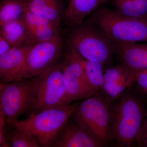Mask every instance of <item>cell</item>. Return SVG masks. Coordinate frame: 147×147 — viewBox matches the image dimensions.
<instances>
[{"label": "cell", "instance_id": "1", "mask_svg": "<svg viewBox=\"0 0 147 147\" xmlns=\"http://www.w3.org/2000/svg\"><path fill=\"white\" fill-rule=\"evenodd\" d=\"M146 96L136 83L110 104L112 143L117 146L133 147L136 144L146 111Z\"/></svg>", "mask_w": 147, "mask_h": 147}, {"label": "cell", "instance_id": "2", "mask_svg": "<svg viewBox=\"0 0 147 147\" xmlns=\"http://www.w3.org/2000/svg\"><path fill=\"white\" fill-rule=\"evenodd\" d=\"M64 45L86 59L100 63L105 68L111 65L115 56L113 40L100 27L88 20L66 28Z\"/></svg>", "mask_w": 147, "mask_h": 147}, {"label": "cell", "instance_id": "3", "mask_svg": "<svg viewBox=\"0 0 147 147\" xmlns=\"http://www.w3.org/2000/svg\"><path fill=\"white\" fill-rule=\"evenodd\" d=\"M73 113V105L50 108L27 119L12 121L9 124L28 132L36 140L40 146L53 147Z\"/></svg>", "mask_w": 147, "mask_h": 147}, {"label": "cell", "instance_id": "4", "mask_svg": "<svg viewBox=\"0 0 147 147\" xmlns=\"http://www.w3.org/2000/svg\"><path fill=\"white\" fill-rule=\"evenodd\" d=\"M87 20V19H86ZM114 41L147 43V20L121 14L113 8L100 7L88 19Z\"/></svg>", "mask_w": 147, "mask_h": 147}, {"label": "cell", "instance_id": "5", "mask_svg": "<svg viewBox=\"0 0 147 147\" xmlns=\"http://www.w3.org/2000/svg\"><path fill=\"white\" fill-rule=\"evenodd\" d=\"M110 104L100 92L73 105L74 119L102 147L112 143L110 125Z\"/></svg>", "mask_w": 147, "mask_h": 147}, {"label": "cell", "instance_id": "6", "mask_svg": "<svg viewBox=\"0 0 147 147\" xmlns=\"http://www.w3.org/2000/svg\"><path fill=\"white\" fill-rule=\"evenodd\" d=\"M40 75L29 79L0 84V109L4 113L7 123L18 120L30 110L34 100Z\"/></svg>", "mask_w": 147, "mask_h": 147}, {"label": "cell", "instance_id": "7", "mask_svg": "<svg viewBox=\"0 0 147 147\" xmlns=\"http://www.w3.org/2000/svg\"><path fill=\"white\" fill-rule=\"evenodd\" d=\"M63 48L62 34L53 39L31 44L16 80L36 77L48 71L60 62Z\"/></svg>", "mask_w": 147, "mask_h": 147}, {"label": "cell", "instance_id": "8", "mask_svg": "<svg viewBox=\"0 0 147 147\" xmlns=\"http://www.w3.org/2000/svg\"><path fill=\"white\" fill-rule=\"evenodd\" d=\"M64 81L63 70L60 63L40 75L30 111L34 115L42 110L69 105Z\"/></svg>", "mask_w": 147, "mask_h": 147}, {"label": "cell", "instance_id": "9", "mask_svg": "<svg viewBox=\"0 0 147 147\" xmlns=\"http://www.w3.org/2000/svg\"><path fill=\"white\" fill-rule=\"evenodd\" d=\"M61 65L69 104L86 99L95 94L87 80L80 56L74 50L64 45Z\"/></svg>", "mask_w": 147, "mask_h": 147}, {"label": "cell", "instance_id": "10", "mask_svg": "<svg viewBox=\"0 0 147 147\" xmlns=\"http://www.w3.org/2000/svg\"><path fill=\"white\" fill-rule=\"evenodd\" d=\"M104 74L100 93L110 104L136 83V75L121 63L106 67Z\"/></svg>", "mask_w": 147, "mask_h": 147}, {"label": "cell", "instance_id": "11", "mask_svg": "<svg viewBox=\"0 0 147 147\" xmlns=\"http://www.w3.org/2000/svg\"><path fill=\"white\" fill-rule=\"evenodd\" d=\"M21 19L28 32L26 45L47 41L62 34L61 25L31 12L27 9Z\"/></svg>", "mask_w": 147, "mask_h": 147}, {"label": "cell", "instance_id": "12", "mask_svg": "<svg viewBox=\"0 0 147 147\" xmlns=\"http://www.w3.org/2000/svg\"><path fill=\"white\" fill-rule=\"evenodd\" d=\"M113 41L115 56L119 63L135 75L147 70V43Z\"/></svg>", "mask_w": 147, "mask_h": 147}, {"label": "cell", "instance_id": "13", "mask_svg": "<svg viewBox=\"0 0 147 147\" xmlns=\"http://www.w3.org/2000/svg\"><path fill=\"white\" fill-rule=\"evenodd\" d=\"M64 127L53 145L55 147H101L99 142L74 119Z\"/></svg>", "mask_w": 147, "mask_h": 147}, {"label": "cell", "instance_id": "14", "mask_svg": "<svg viewBox=\"0 0 147 147\" xmlns=\"http://www.w3.org/2000/svg\"><path fill=\"white\" fill-rule=\"evenodd\" d=\"M30 45L13 47L0 55L1 83L16 81L21 71Z\"/></svg>", "mask_w": 147, "mask_h": 147}, {"label": "cell", "instance_id": "15", "mask_svg": "<svg viewBox=\"0 0 147 147\" xmlns=\"http://www.w3.org/2000/svg\"><path fill=\"white\" fill-rule=\"evenodd\" d=\"M111 0H69L63 17L62 23L67 28L83 23Z\"/></svg>", "mask_w": 147, "mask_h": 147}, {"label": "cell", "instance_id": "16", "mask_svg": "<svg viewBox=\"0 0 147 147\" xmlns=\"http://www.w3.org/2000/svg\"><path fill=\"white\" fill-rule=\"evenodd\" d=\"M27 9L61 25L66 7L64 0H26Z\"/></svg>", "mask_w": 147, "mask_h": 147}, {"label": "cell", "instance_id": "17", "mask_svg": "<svg viewBox=\"0 0 147 147\" xmlns=\"http://www.w3.org/2000/svg\"><path fill=\"white\" fill-rule=\"evenodd\" d=\"M0 36L7 41L12 48L18 47L26 45L28 38V30L21 18L1 26Z\"/></svg>", "mask_w": 147, "mask_h": 147}, {"label": "cell", "instance_id": "18", "mask_svg": "<svg viewBox=\"0 0 147 147\" xmlns=\"http://www.w3.org/2000/svg\"><path fill=\"white\" fill-rule=\"evenodd\" d=\"M113 9L133 18L147 20V0H111Z\"/></svg>", "mask_w": 147, "mask_h": 147}, {"label": "cell", "instance_id": "19", "mask_svg": "<svg viewBox=\"0 0 147 147\" xmlns=\"http://www.w3.org/2000/svg\"><path fill=\"white\" fill-rule=\"evenodd\" d=\"M27 9L26 0H1L0 26L21 19Z\"/></svg>", "mask_w": 147, "mask_h": 147}, {"label": "cell", "instance_id": "20", "mask_svg": "<svg viewBox=\"0 0 147 147\" xmlns=\"http://www.w3.org/2000/svg\"><path fill=\"white\" fill-rule=\"evenodd\" d=\"M79 56L90 86L95 94L100 92L104 83V66L100 63L88 60Z\"/></svg>", "mask_w": 147, "mask_h": 147}, {"label": "cell", "instance_id": "21", "mask_svg": "<svg viewBox=\"0 0 147 147\" xmlns=\"http://www.w3.org/2000/svg\"><path fill=\"white\" fill-rule=\"evenodd\" d=\"M13 128L9 133V138L13 147H37L39 145L31 135L25 130L16 127Z\"/></svg>", "mask_w": 147, "mask_h": 147}, {"label": "cell", "instance_id": "22", "mask_svg": "<svg viewBox=\"0 0 147 147\" xmlns=\"http://www.w3.org/2000/svg\"><path fill=\"white\" fill-rule=\"evenodd\" d=\"M136 143L139 146L147 147V108L144 119L137 134Z\"/></svg>", "mask_w": 147, "mask_h": 147}, {"label": "cell", "instance_id": "23", "mask_svg": "<svg viewBox=\"0 0 147 147\" xmlns=\"http://www.w3.org/2000/svg\"><path fill=\"white\" fill-rule=\"evenodd\" d=\"M7 123L4 113L0 109V147H4L11 142L10 139L6 135L5 124Z\"/></svg>", "mask_w": 147, "mask_h": 147}, {"label": "cell", "instance_id": "24", "mask_svg": "<svg viewBox=\"0 0 147 147\" xmlns=\"http://www.w3.org/2000/svg\"><path fill=\"white\" fill-rule=\"evenodd\" d=\"M12 48L10 44L1 36H0V55H2Z\"/></svg>", "mask_w": 147, "mask_h": 147}, {"label": "cell", "instance_id": "25", "mask_svg": "<svg viewBox=\"0 0 147 147\" xmlns=\"http://www.w3.org/2000/svg\"><path fill=\"white\" fill-rule=\"evenodd\" d=\"M66 1H67V3H69V0H66Z\"/></svg>", "mask_w": 147, "mask_h": 147}]
</instances>
